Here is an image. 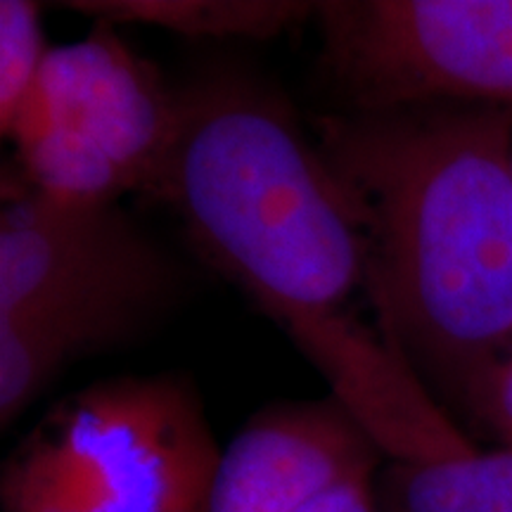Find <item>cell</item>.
Returning <instances> with one entry per match:
<instances>
[{
	"mask_svg": "<svg viewBox=\"0 0 512 512\" xmlns=\"http://www.w3.org/2000/svg\"><path fill=\"white\" fill-rule=\"evenodd\" d=\"M178 93L181 124L157 200L290 332L389 463L470 451L413 368L351 316V297L370 283L366 228L287 100L238 72Z\"/></svg>",
	"mask_w": 512,
	"mask_h": 512,
	"instance_id": "cell-1",
	"label": "cell"
},
{
	"mask_svg": "<svg viewBox=\"0 0 512 512\" xmlns=\"http://www.w3.org/2000/svg\"><path fill=\"white\" fill-rule=\"evenodd\" d=\"M313 128L366 228L382 337L465 406L512 349V112L432 100Z\"/></svg>",
	"mask_w": 512,
	"mask_h": 512,
	"instance_id": "cell-2",
	"label": "cell"
},
{
	"mask_svg": "<svg viewBox=\"0 0 512 512\" xmlns=\"http://www.w3.org/2000/svg\"><path fill=\"white\" fill-rule=\"evenodd\" d=\"M181 375H126L64 396L0 472L3 512H209L221 460Z\"/></svg>",
	"mask_w": 512,
	"mask_h": 512,
	"instance_id": "cell-3",
	"label": "cell"
},
{
	"mask_svg": "<svg viewBox=\"0 0 512 512\" xmlns=\"http://www.w3.org/2000/svg\"><path fill=\"white\" fill-rule=\"evenodd\" d=\"M181 124V93L114 24L53 46L10 131L22 183L64 202L155 197Z\"/></svg>",
	"mask_w": 512,
	"mask_h": 512,
	"instance_id": "cell-4",
	"label": "cell"
},
{
	"mask_svg": "<svg viewBox=\"0 0 512 512\" xmlns=\"http://www.w3.org/2000/svg\"><path fill=\"white\" fill-rule=\"evenodd\" d=\"M313 19L344 110L448 100L512 112V0H325Z\"/></svg>",
	"mask_w": 512,
	"mask_h": 512,
	"instance_id": "cell-5",
	"label": "cell"
},
{
	"mask_svg": "<svg viewBox=\"0 0 512 512\" xmlns=\"http://www.w3.org/2000/svg\"><path fill=\"white\" fill-rule=\"evenodd\" d=\"M183 273L119 204L64 202L15 188L0 214V316L57 309L133 332L181 294Z\"/></svg>",
	"mask_w": 512,
	"mask_h": 512,
	"instance_id": "cell-6",
	"label": "cell"
},
{
	"mask_svg": "<svg viewBox=\"0 0 512 512\" xmlns=\"http://www.w3.org/2000/svg\"><path fill=\"white\" fill-rule=\"evenodd\" d=\"M382 451L335 396L254 413L221 451L209 512H299L330 486L377 472Z\"/></svg>",
	"mask_w": 512,
	"mask_h": 512,
	"instance_id": "cell-7",
	"label": "cell"
},
{
	"mask_svg": "<svg viewBox=\"0 0 512 512\" xmlns=\"http://www.w3.org/2000/svg\"><path fill=\"white\" fill-rule=\"evenodd\" d=\"M136 332L86 313L31 309L0 316V425L10 427L76 358Z\"/></svg>",
	"mask_w": 512,
	"mask_h": 512,
	"instance_id": "cell-8",
	"label": "cell"
},
{
	"mask_svg": "<svg viewBox=\"0 0 512 512\" xmlns=\"http://www.w3.org/2000/svg\"><path fill=\"white\" fill-rule=\"evenodd\" d=\"M60 8L95 22L145 24L190 38L266 41L316 17V3L299 0H67Z\"/></svg>",
	"mask_w": 512,
	"mask_h": 512,
	"instance_id": "cell-9",
	"label": "cell"
},
{
	"mask_svg": "<svg viewBox=\"0 0 512 512\" xmlns=\"http://www.w3.org/2000/svg\"><path fill=\"white\" fill-rule=\"evenodd\" d=\"M382 512H512V448L432 463H389L377 475Z\"/></svg>",
	"mask_w": 512,
	"mask_h": 512,
	"instance_id": "cell-10",
	"label": "cell"
},
{
	"mask_svg": "<svg viewBox=\"0 0 512 512\" xmlns=\"http://www.w3.org/2000/svg\"><path fill=\"white\" fill-rule=\"evenodd\" d=\"M50 46L43 36L41 5L34 0L0 3V128L8 138L12 126L41 76Z\"/></svg>",
	"mask_w": 512,
	"mask_h": 512,
	"instance_id": "cell-11",
	"label": "cell"
},
{
	"mask_svg": "<svg viewBox=\"0 0 512 512\" xmlns=\"http://www.w3.org/2000/svg\"><path fill=\"white\" fill-rule=\"evenodd\" d=\"M463 408L501 441V448H512V349L477 382Z\"/></svg>",
	"mask_w": 512,
	"mask_h": 512,
	"instance_id": "cell-12",
	"label": "cell"
},
{
	"mask_svg": "<svg viewBox=\"0 0 512 512\" xmlns=\"http://www.w3.org/2000/svg\"><path fill=\"white\" fill-rule=\"evenodd\" d=\"M377 472H361L330 486L299 512H382L377 496Z\"/></svg>",
	"mask_w": 512,
	"mask_h": 512,
	"instance_id": "cell-13",
	"label": "cell"
}]
</instances>
